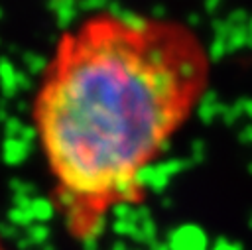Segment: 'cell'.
Returning a JSON list of instances; mask_svg holds the SVG:
<instances>
[{
    "instance_id": "6da1fadb",
    "label": "cell",
    "mask_w": 252,
    "mask_h": 250,
    "mask_svg": "<svg viewBox=\"0 0 252 250\" xmlns=\"http://www.w3.org/2000/svg\"><path fill=\"white\" fill-rule=\"evenodd\" d=\"M213 57L187 22L93 12L63 30L41 69L30 118L59 224L96 240L144 203L148 173L193 118Z\"/></svg>"
},
{
    "instance_id": "7a4b0ae2",
    "label": "cell",
    "mask_w": 252,
    "mask_h": 250,
    "mask_svg": "<svg viewBox=\"0 0 252 250\" xmlns=\"http://www.w3.org/2000/svg\"><path fill=\"white\" fill-rule=\"evenodd\" d=\"M0 250H10V248H8V246H6V242H4V240H2V236H0Z\"/></svg>"
}]
</instances>
